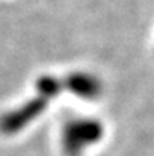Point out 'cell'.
<instances>
[{
    "label": "cell",
    "instance_id": "obj_1",
    "mask_svg": "<svg viewBox=\"0 0 154 156\" xmlns=\"http://www.w3.org/2000/svg\"><path fill=\"white\" fill-rule=\"evenodd\" d=\"M73 83H74V91L79 93L80 96H92L98 85L95 83V80H92L91 77L88 76H82V74H76L73 77Z\"/></svg>",
    "mask_w": 154,
    "mask_h": 156
}]
</instances>
